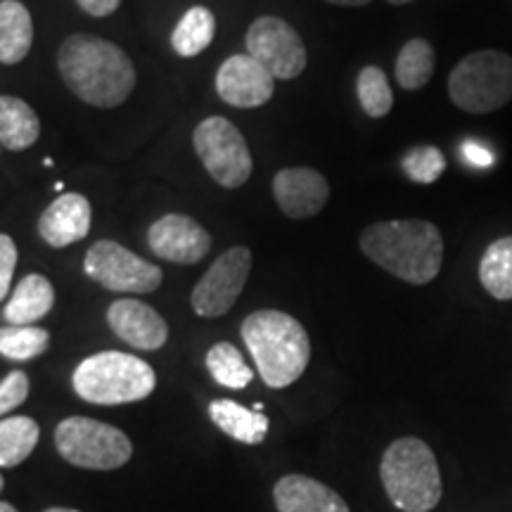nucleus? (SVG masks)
<instances>
[{"label":"nucleus","instance_id":"obj_1","mask_svg":"<svg viewBox=\"0 0 512 512\" xmlns=\"http://www.w3.org/2000/svg\"><path fill=\"white\" fill-rule=\"evenodd\" d=\"M57 69L76 98L100 110H112L136 88V67L117 43L100 36L74 34L60 46Z\"/></svg>","mask_w":512,"mask_h":512},{"label":"nucleus","instance_id":"obj_2","mask_svg":"<svg viewBox=\"0 0 512 512\" xmlns=\"http://www.w3.org/2000/svg\"><path fill=\"white\" fill-rule=\"evenodd\" d=\"M358 245L373 264L411 285H430L444 264V235L432 221H377Z\"/></svg>","mask_w":512,"mask_h":512},{"label":"nucleus","instance_id":"obj_3","mask_svg":"<svg viewBox=\"0 0 512 512\" xmlns=\"http://www.w3.org/2000/svg\"><path fill=\"white\" fill-rule=\"evenodd\" d=\"M242 339L252 354L261 380L271 389L290 387L311 361V342L304 325L285 311L261 309L242 323Z\"/></svg>","mask_w":512,"mask_h":512},{"label":"nucleus","instance_id":"obj_4","mask_svg":"<svg viewBox=\"0 0 512 512\" xmlns=\"http://www.w3.org/2000/svg\"><path fill=\"white\" fill-rule=\"evenodd\" d=\"M380 479L389 501L401 512H430L444 494L434 451L418 437H401L387 446Z\"/></svg>","mask_w":512,"mask_h":512},{"label":"nucleus","instance_id":"obj_5","mask_svg":"<svg viewBox=\"0 0 512 512\" xmlns=\"http://www.w3.org/2000/svg\"><path fill=\"white\" fill-rule=\"evenodd\" d=\"M72 384L83 401L119 406L147 399L155 392L157 375L143 358L124 351H102L79 363Z\"/></svg>","mask_w":512,"mask_h":512},{"label":"nucleus","instance_id":"obj_6","mask_svg":"<svg viewBox=\"0 0 512 512\" xmlns=\"http://www.w3.org/2000/svg\"><path fill=\"white\" fill-rule=\"evenodd\" d=\"M448 98L467 114H491L512 100V55L484 48L465 55L448 74Z\"/></svg>","mask_w":512,"mask_h":512},{"label":"nucleus","instance_id":"obj_7","mask_svg":"<svg viewBox=\"0 0 512 512\" xmlns=\"http://www.w3.org/2000/svg\"><path fill=\"white\" fill-rule=\"evenodd\" d=\"M55 446L60 456L86 470H117L133 456L131 439L117 427L93 418H67L57 425Z\"/></svg>","mask_w":512,"mask_h":512},{"label":"nucleus","instance_id":"obj_8","mask_svg":"<svg viewBox=\"0 0 512 512\" xmlns=\"http://www.w3.org/2000/svg\"><path fill=\"white\" fill-rule=\"evenodd\" d=\"M192 145L209 176L223 188H242L252 176V152L240 128L230 119H204L192 133Z\"/></svg>","mask_w":512,"mask_h":512},{"label":"nucleus","instance_id":"obj_9","mask_svg":"<svg viewBox=\"0 0 512 512\" xmlns=\"http://www.w3.org/2000/svg\"><path fill=\"white\" fill-rule=\"evenodd\" d=\"M83 271L100 287L121 294H147L162 285V268L128 252L114 240H100L86 252Z\"/></svg>","mask_w":512,"mask_h":512},{"label":"nucleus","instance_id":"obj_10","mask_svg":"<svg viewBox=\"0 0 512 512\" xmlns=\"http://www.w3.org/2000/svg\"><path fill=\"white\" fill-rule=\"evenodd\" d=\"M247 55L254 57L273 79L292 81L306 69V46L302 36L285 19L264 15L247 29Z\"/></svg>","mask_w":512,"mask_h":512},{"label":"nucleus","instance_id":"obj_11","mask_svg":"<svg viewBox=\"0 0 512 512\" xmlns=\"http://www.w3.org/2000/svg\"><path fill=\"white\" fill-rule=\"evenodd\" d=\"M249 271H252V252L247 247L238 245L223 252L192 290L190 302L197 316H226L245 290Z\"/></svg>","mask_w":512,"mask_h":512},{"label":"nucleus","instance_id":"obj_12","mask_svg":"<svg viewBox=\"0 0 512 512\" xmlns=\"http://www.w3.org/2000/svg\"><path fill=\"white\" fill-rule=\"evenodd\" d=\"M147 245L159 259L192 266L209 254L211 235L190 216L166 214L147 230Z\"/></svg>","mask_w":512,"mask_h":512},{"label":"nucleus","instance_id":"obj_13","mask_svg":"<svg viewBox=\"0 0 512 512\" xmlns=\"http://www.w3.org/2000/svg\"><path fill=\"white\" fill-rule=\"evenodd\" d=\"M216 93L223 102L242 110L266 105L275 93V79L247 53L230 55L216 72Z\"/></svg>","mask_w":512,"mask_h":512},{"label":"nucleus","instance_id":"obj_14","mask_svg":"<svg viewBox=\"0 0 512 512\" xmlns=\"http://www.w3.org/2000/svg\"><path fill=\"white\" fill-rule=\"evenodd\" d=\"M273 197L280 211L294 221L311 219L330 200V183L311 166H287L273 178Z\"/></svg>","mask_w":512,"mask_h":512},{"label":"nucleus","instance_id":"obj_15","mask_svg":"<svg viewBox=\"0 0 512 512\" xmlns=\"http://www.w3.org/2000/svg\"><path fill=\"white\" fill-rule=\"evenodd\" d=\"M107 323L114 335L133 349L157 351L169 339V325L150 304L138 299H117L107 309Z\"/></svg>","mask_w":512,"mask_h":512},{"label":"nucleus","instance_id":"obj_16","mask_svg":"<svg viewBox=\"0 0 512 512\" xmlns=\"http://www.w3.org/2000/svg\"><path fill=\"white\" fill-rule=\"evenodd\" d=\"M91 216V202L79 192H67V195L50 202V207L43 211L41 219H38V235L46 245L55 249L69 247L88 238Z\"/></svg>","mask_w":512,"mask_h":512},{"label":"nucleus","instance_id":"obj_17","mask_svg":"<svg viewBox=\"0 0 512 512\" xmlns=\"http://www.w3.org/2000/svg\"><path fill=\"white\" fill-rule=\"evenodd\" d=\"M273 501L278 512H351L347 501L337 491L306 475L278 479Z\"/></svg>","mask_w":512,"mask_h":512},{"label":"nucleus","instance_id":"obj_18","mask_svg":"<svg viewBox=\"0 0 512 512\" xmlns=\"http://www.w3.org/2000/svg\"><path fill=\"white\" fill-rule=\"evenodd\" d=\"M55 306V290L46 275L29 273L22 278L12 292L10 302L5 304V320L10 325H34L36 320L46 318Z\"/></svg>","mask_w":512,"mask_h":512},{"label":"nucleus","instance_id":"obj_19","mask_svg":"<svg viewBox=\"0 0 512 512\" xmlns=\"http://www.w3.org/2000/svg\"><path fill=\"white\" fill-rule=\"evenodd\" d=\"M209 418L221 432L247 446H256L266 439L271 422L261 411H249L230 399H216L209 403Z\"/></svg>","mask_w":512,"mask_h":512},{"label":"nucleus","instance_id":"obj_20","mask_svg":"<svg viewBox=\"0 0 512 512\" xmlns=\"http://www.w3.org/2000/svg\"><path fill=\"white\" fill-rule=\"evenodd\" d=\"M34 43L31 12L19 0H0V62L17 64Z\"/></svg>","mask_w":512,"mask_h":512},{"label":"nucleus","instance_id":"obj_21","mask_svg":"<svg viewBox=\"0 0 512 512\" xmlns=\"http://www.w3.org/2000/svg\"><path fill=\"white\" fill-rule=\"evenodd\" d=\"M41 136V121L34 107L15 95H0V145L22 152Z\"/></svg>","mask_w":512,"mask_h":512},{"label":"nucleus","instance_id":"obj_22","mask_svg":"<svg viewBox=\"0 0 512 512\" xmlns=\"http://www.w3.org/2000/svg\"><path fill=\"white\" fill-rule=\"evenodd\" d=\"M479 283L498 302H512V235H503L484 249Z\"/></svg>","mask_w":512,"mask_h":512},{"label":"nucleus","instance_id":"obj_23","mask_svg":"<svg viewBox=\"0 0 512 512\" xmlns=\"http://www.w3.org/2000/svg\"><path fill=\"white\" fill-rule=\"evenodd\" d=\"M434 67H437V53H434L432 43L427 38H411L396 57V83L403 91H420L430 83Z\"/></svg>","mask_w":512,"mask_h":512},{"label":"nucleus","instance_id":"obj_24","mask_svg":"<svg viewBox=\"0 0 512 512\" xmlns=\"http://www.w3.org/2000/svg\"><path fill=\"white\" fill-rule=\"evenodd\" d=\"M214 34V12L197 5V8H190L181 19H178L174 34H171V46H174V50L181 57H195L211 46Z\"/></svg>","mask_w":512,"mask_h":512},{"label":"nucleus","instance_id":"obj_25","mask_svg":"<svg viewBox=\"0 0 512 512\" xmlns=\"http://www.w3.org/2000/svg\"><path fill=\"white\" fill-rule=\"evenodd\" d=\"M38 437V422L27 415L0 420V467L22 465L34 453Z\"/></svg>","mask_w":512,"mask_h":512},{"label":"nucleus","instance_id":"obj_26","mask_svg":"<svg viewBox=\"0 0 512 512\" xmlns=\"http://www.w3.org/2000/svg\"><path fill=\"white\" fill-rule=\"evenodd\" d=\"M207 370L221 387L245 389L254 380V370L247 366L238 347L230 342H219L209 349Z\"/></svg>","mask_w":512,"mask_h":512},{"label":"nucleus","instance_id":"obj_27","mask_svg":"<svg viewBox=\"0 0 512 512\" xmlns=\"http://www.w3.org/2000/svg\"><path fill=\"white\" fill-rule=\"evenodd\" d=\"M50 347L48 330L36 325H8L0 328V356L10 361H31Z\"/></svg>","mask_w":512,"mask_h":512},{"label":"nucleus","instance_id":"obj_28","mask_svg":"<svg viewBox=\"0 0 512 512\" xmlns=\"http://www.w3.org/2000/svg\"><path fill=\"white\" fill-rule=\"evenodd\" d=\"M356 95L370 119H382L392 112L394 93L387 74L380 67H363L356 79Z\"/></svg>","mask_w":512,"mask_h":512},{"label":"nucleus","instance_id":"obj_29","mask_svg":"<svg viewBox=\"0 0 512 512\" xmlns=\"http://www.w3.org/2000/svg\"><path fill=\"white\" fill-rule=\"evenodd\" d=\"M401 166L411 181L420 185H430L444 174L446 159L441 155V150H437L434 145H420L413 147V150L403 157Z\"/></svg>","mask_w":512,"mask_h":512},{"label":"nucleus","instance_id":"obj_30","mask_svg":"<svg viewBox=\"0 0 512 512\" xmlns=\"http://www.w3.org/2000/svg\"><path fill=\"white\" fill-rule=\"evenodd\" d=\"M29 396V377L22 370H12L10 375L3 377L0 382V418L5 413L15 411L17 406H22Z\"/></svg>","mask_w":512,"mask_h":512},{"label":"nucleus","instance_id":"obj_31","mask_svg":"<svg viewBox=\"0 0 512 512\" xmlns=\"http://www.w3.org/2000/svg\"><path fill=\"white\" fill-rule=\"evenodd\" d=\"M17 268V245L10 235L0 233V302L8 297L12 275Z\"/></svg>","mask_w":512,"mask_h":512},{"label":"nucleus","instance_id":"obj_32","mask_svg":"<svg viewBox=\"0 0 512 512\" xmlns=\"http://www.w3.org/2000/svg\"><path fill=\"white\" fill-rule=\"evenodd\" d=\"M76 3L91 17H110L119 10L121 0H76Z\"/></svg>","mask_w":512,"mask_h":512},{"label":"nucleus","instance_id":"obj_33","mask_svg":"<svg viewBox=\"0 0 512 512\" xmlns=\"http://www.w3.org/2000/svg\"><path fill=\"white\" fill-rule=\"evenodd\" d=\"M325 3L342 5V8H363V5H368L370 0H325Z\"/></svg>","mask_w":512,"mask_h":512},{"label":"nucleus","instance_id":"obj_34","mask_svg":"<svg viewBox=\"0 0 512 512\" xmlns=\"http://www.w3.org/2000/svg\"><path fill=\"white\" fill-rule=\"evenodd\" d=\"M0 512H19V510L12 508L10 503H0Z\"/></svg>","mask_w":512,"mask_h":512},{"label":"nucleus","instance_id":"obj_35","mask_svg":"<svg viewBox=\"0 0 512 512\" xmlns=\"http://www.w3.org/2000/svg\"><path fill=\"white\" fill-rule=\"evenodd\" d=\"M43 512H79V510H72V508H48Z\"/></svg>","mask_w":512,"mask_h":512},{"label":"nucleus","instance_id":"obj_36","mask_svg":"<svg viewBox=\"0 0 512 512\" xmlns=\"http://www.w3.org/2000/svg\"><path fill=\"white\" fill-rule=\"evenodd\" d=\"M389 5H408V3H413V0H387Z\"/></svg>","mask_w":512,"mask_h":512},{"label":"nucleus","instance_id":"obj_37","mask_svg":"<svg viewBox=\"0 0 512 512\" xmlns=\"http://www.w3.org/2000/svg\"><path fill=\"white\" fill-rule=\"evenodd\" d=\"M3 486H5V482H3V475H0V491H3Z\"/></svg>","mask_w":512,"mask_h":512},{"label":"nucleus","instance_id":"obj_38","mask_svg":"<svg viewBox=\"0 0 512 512\" xmlns=\"http://www.w3.org/2000/svg\"><path fill=\"white\" fill-rule=\"evenodd\" d=\"M0 147H3V145H0Z\"/></svg>","mask_w":512,"mask_h":512}]
</instances>
